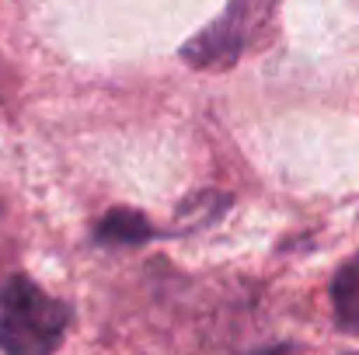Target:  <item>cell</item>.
<instances>
[{
    "label": "cell",
    "instance_id": "obj_3",
    "mask_svg": "<svg viewBox=\"0 0 359 355\" xmlns=\"http://www.w3.org/2000/svg\"><path fill=\"white\" fill-rule=\"evenodd\" d=\"M154 237H157V230L150 227V220L143 213L129 209V206L109 209L95 227V240L105 244V247H136V244H147Z\"/></svg>",
    "mask_w": 359,
    "mask_h": 355
},
{
    "label": "cell",
    "instance_id": "obj_5",
    "mask_svg": "<svg viewBox=\"0 0 359 355\" xmlns=\"http://www.w3.org/2000/svg\"><path fill=\"white\" fill-rule=\"evenodd\" d=\"M356 355H359V352H356Z\"/></svg>",
    "mask_w": 359,
    "mask_h": 355
},
{
    "label": "cell",
    "instance_id": "obj_4",
    "mask_svg": "<svg viewBox=\"0 0 359 355\" xmlns=\"http://www.w3.org/2000/svg\"><path fill=\"white\" fill-rule=\"evenodd\" d=\"M332 314L346 335H359V254H353L332 279Z\"/></svg>",
    "mask_w": 359,
    "mask_h": 355
},
{
    "label": "cell",
    "instance_id": "obj_2",
    "mask_svg": "<svg viewBox=\"0 0 359 355\" xmlns=\"http://www.w3.org/2000/svg\"><path fill=\"white\" fill-rule=\"evenodd\" d=\"M272 14L265 4H231L224 7L220 18H213L199 35H192L178 53L189 67L196 70H227L241 60V53L251 46L258 25Z\"/></svg>",
    "mask_w": 359,
    "mask_h": 355
},
{
    "label": "cell",
    "instance_id": "obj_1",
    "mask_svg": "<svg viewBox=\"0 0 359 355\" xmlns=\"http://www.w3.org/2000/svg\"><path fill=\"white\" fill-rule=\"evenodd\" d=\"M74 310L35 286L28 275H11L0 286V352L4 355H56Z\"/></svg>",
    "mask_w": 359,
    "mask_h": 355
}]
</instances>
